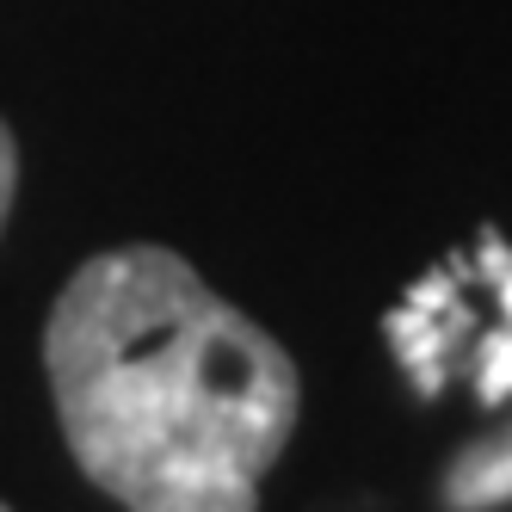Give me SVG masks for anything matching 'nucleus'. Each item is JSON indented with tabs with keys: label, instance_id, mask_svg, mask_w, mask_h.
I'll use <instances>...</instances> for the list:
<instances>
[{
	"label": "nucleus",
	"instance_id": "nucleus-2",
	"mask_svg": "<svg viewBox=\"0 0 512 512\" xmlns=\"http://www.w3.org/2000/svg\"><path fill=\"white\" fill-rule=\"evenodd\" d=\"M469 278H475V260H463V253H451V266H438L426 272L408 297H401L383 321V334L401 358V371H408V383L432 401V395H445L451 371L463 364L469 340L482 334L475 327V309H469Z\"/></svg>",
	"mask_w": 512,
	"mask_h": 512
},
{
	"label": "nucleus",
	"instance_id": "nucleus-3",
	"mask_svg": "<svg viewBox=\"0 0 512 512\" xmlns=\"http://www.w3.org/2000/svg\"><path fill=\"white\" fill-rule=\"evenodd\" d=\"M445 506L451 512H500V506H512V420L451 457Z\"/></svg>",
	"mask_w": 512,
	"mask_h": 512
},
{
	"label": "nucleus",
	"instance_id": "nucleus-4",
	"mask_svg": "<svg viewBox=\"0 0 512 512\" xmlns=\"http://www.w3.org/2000/svg\"><path fill=\"white\" fill-rule=\"evenodd\" d=\"M13 186H19V149H13V130L0 124V229H7V210H13Z\"/></svg>",
	"mask_w": 512,
	"mask_h": 512
},
{
	"label": "nucleus",
	"instance_id": "nucleus-5",
	"mask_svg": "<svg viewBox=\"0 0 512 512\" xmlns=\"http://www.w3.org/2000/svg\"><path fill=\"white\" fill-rule=\"evenodd\" d=\"M0 512H13V506H0Z\"/></svg>",
	"mask_w": 512,
	"mask_h": 512
},
{
	"label": "nucleus",
	"instance_id": "nucleus-1",
	"mask_svg": "<svg viewBox=\"0 0 512 512\" xmlns=\"http://www.w3.org/2000/svg\"><path fill=\"white\" fill-rule=\"evenodd\" d=\"M56 420L124 512H253L303 408L290 352L173 247H112L44 327Z\"/></svg>",
	"mask_w": 512,
	"mask_h": 512
}]
</instances>
